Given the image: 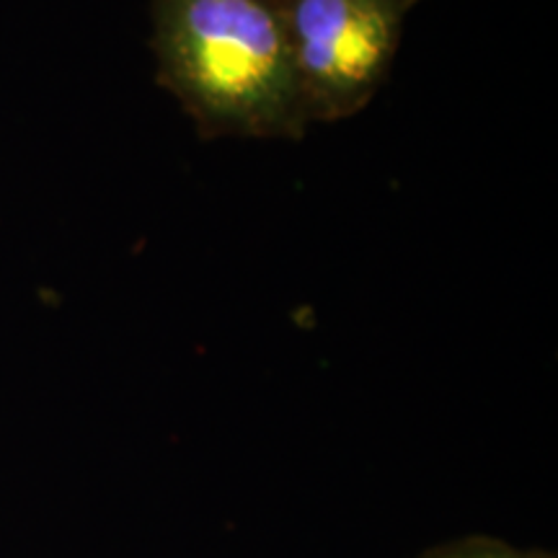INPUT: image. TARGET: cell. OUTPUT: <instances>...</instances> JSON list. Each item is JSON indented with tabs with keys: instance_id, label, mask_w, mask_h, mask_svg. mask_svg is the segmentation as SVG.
<instances>
[{
	"instance_id": "6da1fadb",
	"label": "cell",
	"mask_w": 558,
	"mask_h": 558,
	"mask_svg": "<svg viewBox=\"0 0 558 558\" xmlns=\"http://www.w3.org/2000/svg\"><path fill=\"white\" fill-rule=\"evenodd\" d=\"M156 81L205 140L308 135L271 0H153Z\"/></svg>"
},
{
	"instance_id": "7a4b0ae2",
	"label": "cell",
	"mask_w": 558,
	"mask_h": 558,
	"mask_svg": "<svg viewBox=\"0 0 558 558\" xmlns=\"http://www.w3.org/2000/svg\"><path fill=\"white\" fill-rule=\"evenodd\" d=\"M308 124L357 117L386 86L422 0H271Z\"/></svg>"
},
{
	"instance_id": "3957f363",
	"label": "cell",
	"mask_w": 558,
	"mask_h": 558,
	"mask_svg": "<svg viewBox=\"0 0 558 558\" xmlns=\"http://www.w3.org/2000/svg\"><path fill=\"white\" fill-rule=\"evenodd\" d=\"M416 558H558L554 550L518 548L492 535H463L422 550Z\"/></svg>"
}]
</instances>
